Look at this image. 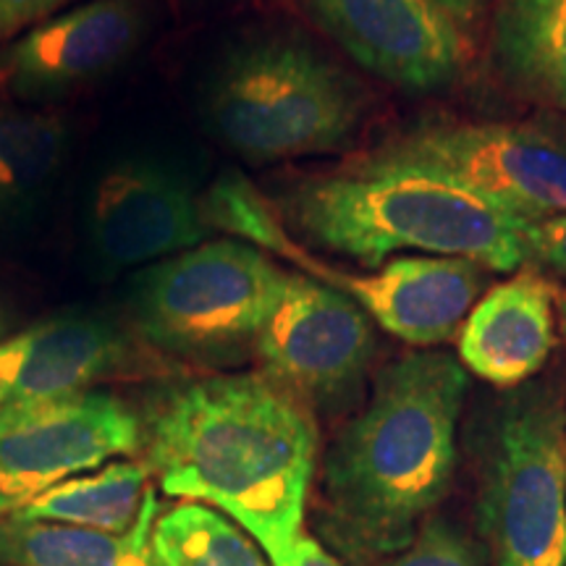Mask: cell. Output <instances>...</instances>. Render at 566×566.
<instances>
[{"label": "cell", "mask_w": 566, "mask_h": 566, "mask_svg": "<svg viewBox=\"0 0 566 566\" xmlns=\"http://www.w3.org/2000/svg\"><path fill=\"white\" fill-rule=\"evenodd\" d=\"M208 118L226 145L250 163L336 153L365 118V97L313 45L268 38L244 45L218 69Z\"/></svg>", "instance_id": "cell-4"}, {"label": "cell", "mask_w": 566, "mask_h": 566, "mask_svg": "<svg viewBox=\"0 0 566 566\" xmlns=\"http://www.w3.org/2000/svg\"><path fill=\"white\" fill-rule=\"evenodd\" d=\"M493 566H566V412L548 391L495 415L478 499Z\"/></svg>", "instance_id": "cell-6"}, {"label": "cell", "mask_w": 566, "mask_h": 566, "mask_svg": "<svg viewBox=\"0 0 566 566\" xmlns=\"http://www.w3.org/2000/svg\"><path fill=\"white\" fill-rule=\"evenodd\" d=\"M139 449V415L103 388L0 409V520L48 488Z\"/></svg>", "instance_id": "cell-8"}, {"label": "cell", "mask_w": 566, "mask_h": 566, "mask_svg": "<svg viewBox=\"0 0 566 566\" xmlns=\"http://www.w3.org/2000/svg\"><path fill=\"white\" fill-rule=\"evenodd\" d=\"M153 546L166 566H271L237 522L195 501H181L155 520Z\"/></svg>", "instance_id": "cell-20"}, {"label": "cell", "mask_w": 566, "mask_h": 566, "mask_svg": "<svg viewBox=\"0 0 566 566\" xmlns=\"http://www.w3.org/2000/svg\"><path fill=\"white\" fill-rule=\"evenodd\" d=\"M462 184L535 223L566 212V137L525 124H424L365 155Z\"/></svg>", "instance_id": "cell-7"}, {"label": "cell", "mask_w": 566, "mask_h": 566, "mask_svg": "<svg viewBox=\"0 0 566 566\" xmlns=\"http://www.w3.org/2000/svg\"><path fill=\"white\" fill-rule=\"evenodd\" d=\"M84 0H0V48Z\"/></svg>", "instance_id": "cell-22"}, {"label": "cell", "mask_w": 566, "mask_h": 566, "mask_svg": "<svg viewBox=\"0 0 566 566\" xmlns=\"http://www.w3.org/2000/svg\"><path fill=\"white\" fill-rule=\"evenodd\" d=\"M132 365L134 346L116 325L51 317L0 342V409L97 388Z\"/></svg>", "instance_id": "cell-14"}, {"label": "cell", "mask_w": 566, "mask_h": 566, "mask_svg": "<svg viewBox=\"0 0 566 566\" xmlns=\"http://www.w3.org/2000/svg\"><path fill=\"white\" fill-rule=\"evenodd\" d=\"M558 310H562V321H564V328H566V296L558 300Z\"/></svg>", "instance_id": "cell-27"}, {"label": "cell", "mask_w": 566, "mask_h": 566, "mask_svg": "<svg viewBox=\"0 0 566 566\" xmlns=\"http://www.w3.org/2000/svg\"><path fill=\"white\" fill-rule=\"evenodd\" d=\"M69 150L61 118L0 101V233L38 210Z\"/></svg>", "instance_id": "cell-19"}, {"label": "cell", "mask_w": 566, "mask_h": 566, "mask_svg": "<svg viewBox=\"0 0 566 566\" xmlns=\"http://www.w3.org/2000/svg\"><path fill=\"white\" fill-rule=\"evenodd\" d=\"M252 352L260 373L304 407L334 409L370 370L375 331L346 294L310 275L286 273Z\"/></svg>", "instance_id": "cell-9"}, {"label": "cell", "mask_w": 566, "mask_h": 566, "mask_svg": "<svg viewBox=\"0 0 566 566\" xmlns=\"http://www.w3.org/2000/svg\"><path fill=\"white\" fill-rule=\"evenodd\" d=\"M433 3L446 13V17L454 21L459 30H462L464 24H472V21L480 17V11H483L491 0H433Z\"/></svg>", "instance_id": "cell-25"}, {"label": "cell", "mask_w": 566, "mask_h": 566, "mask_svg": "<svg viewBox=\"0 0 566 566\" xmlns=\"http://www.w3.org/2000/svg\"><path fill=\"white\" fill-rule=\"evenodd\" d=\"M493 55L520 95L566 113V0H499Z\"/></svg>", "instance_id": "cell-16"}, {"label": "cell", "mask_w": 566, "mask_h": 566, "mask_svg": "<svg viewBox=\"0 0 566 566\" xmlns=\"http://www.w3.org/2000/svg\"><path fill=\"white\" fill-rule=\"evenodd\" d=\"M300 265L304 275L357 302L367 317L412 346H438L462 328L483 292L480 265L457 258L407 254L370 273H346L321 263L289 237L279 221L260 244Z\"/></svg>", "instance_id": "cell-10"}, {"label": "cell", "mask_w": 566, "mask_h": 566, "mask_svg": "<svg viewBox=\"0 0 566 566\" xmlns=\"http://www.w3.org/2000/svg\"><path fill=\"white\" fill-rule=\"evenodd\" d=\"M286 273L258 247L216 239L145 268L134 279L132 315L158 352L197 365H226L252 349Z\"/></svg>", "instance_id": "cell-5"}, {"label": "cell", "mask_w": 566, "mask_h": 566, "mask_svg": "<svg viewBox=\"0 0 566 566\" xmlns=\"http://www.w3.org/2000/svg\"><path fill=\"white\" fill-rule=\"evenodd\" d=\"M527 250L530 260L551 268L566 281V212L530 223Z\"/></svg>", "instance_id": "cell-23"}, {"label": "cell", "mask_w": 566, "mask_h": 566, "mask_svg": "<svg viewBox=\"0 0 566 566\" xmlns=\"http://www.w3.org/2000/svg\"><path fill=\"white\" fill-rule=\"evenodd\" d=\"M289 566H344L336 556L328 554V548L313 535H302L296 543L292 564Z\"/></svg>", "instance_id": "cell-24"}, {"label": "cell", "mask_w": 566, "mask_h": 566, "mask_svg": "<svg viewBox=\"0 0 566 566\" xmlns=\"http://www.w3.org/2000/svg\"><path fill=\"white\" fill-rule=\"evenodd\" d=\"M145 0H84L0 48V84L21 103H51L101 80L137 51Z\"/></svg>", "instance_id": "cell-12"}, {"label": "cell", "mask_w": 566, "mask_h": 566, "mask_svg": "<svg viewBox=\"0 0 566 566\" xmlns=\"http://www.w3.org/2000/svg\"><path fill=\"white\" fill-rule=\"evenodd\" d=\"M150 470L134 459H113L97 470L82 472L48 488L9 516L51 522L95 533H129L150 499Z\"/></svg>", "instance_id": "cell-18"}, {"label": "cell", "mask_w": 566, "mask_h": 566, "mask_svg": "<svg viewBox=\"0 0 566 566\" xmlns=\"http://www.w3.org/2000/svg\"><path fill=\"white\" fill-rule=\"evenodd\" d=\"M9 336V315L3 313V307H0V342Z\"/></svg>", "instance_id": "cell-26"}, {"label": "cell", "mask_w": 566, "mask_h": 566, "mask_svg": "<svg viewBox=\"0 0 566 566\" xmlns=\"http://www.w3.org/2000/svg\"><path fill=\"white\" fill-rule=\"evenodd\" d=\"M380 566H485V556L464 530L449 520H430L409 546L380 558Z\"/></svg>", "instance_id": "cell-21"}, {"label": "cell", "mask_w": 566, "mask_h": 566, "mask_svg": "<svg viewBox=\"0 0 566 566\" xmlns=\"http://www.w3.org/2000/svg\"><path fill=\"white\" fill-rule=\"evenodd\" d=\"M359 66L405 90H436L462 69V30L433 0H302Z\"/></svg>", "instance_id": "cell-13"}, {"label": "cell", "mask_w": 566, "mask_h": 566, "mask_svg": "<svg viewBox=\"0 0 566 566\" xmlns=\"http://www.w3.org/2000/svg\"><path fill=\"white\" fill-rule=\"evenodd\" d=\"M142 454L160 491L218 509L292 564L317 467L313 409L263 373L205 375L168 386L142 420Z\"/></svg>", "instance_id": "cell-1"}, {"label": "cell", "mask_w": 566, "mask_h": 566, "mask_svg": "<svg viewBox=\"0 0 566 566\" xmlns=\"http://www.w3.org/2000/svg\"><path fill=\"white\" fill-rule=\"evenodd\" d=\"M205 202L160 160H118L97 176L84 212V239L103 273L153 265L208 242Z\"/></svg>", "instance_id": "cell-11"}, {"label": "cell", "mask_w": 566, "mask_h": 566, "mask_svg": "<svg viewBox=\"0 0 566 566\" xmlns=\"http://www.w3.org/2000/svg\"><path fill=\"white\" fill-rule=\"evenodd\" d=\"M467 370L446 352L386 365L323 464L321 535L357 564L412 543L454 480Z\"/></svg>", "instance_id": "cell-2"}, {"label": "cell", "mask_w": 566, "mask_h": 566, "mask_svg": "<svg viewBox=\"0 0 566 566\" xmlns=\"http://www.w3.org/2000/svg\"><path fill=\"white\" fill-rule=\"evenodd\" d=\"M554 344V292L535 271H520L470 310L459 357L488 384L514 388L541 373Z\"/></svg>", "instance_id": "cell-15"}, {"label": "cell", "mask_w": 566, "mask_h": 566, "mask_svg": "<svg viewBox=\"0 0 566 566\" xmlns=\"http://www.w3.org/2000/svg\"><path fill=\"white\" fill-rule=\"evenodd\" d=\"M158 495L129 533H95L51 522L0 520V566H166L153 546Z\"/></svg>", "instance_id": "cell-17"}, {"label": "cell", "mask_w": 566, "mask_h": 566, "mask_svg": "<svg viewBox=\"0 0 566 566\" xmlns=\"http://www.w3.org/2000/svg\"><path fill=\"white\" fill-rule=\"evenodd\" d=\"M281 216L307 244L378 268L399 252L470 260L491 271L530 263V221L420 168L357 160L289 189Z\"/></svg>", "instance_id": "cell-3"}]
</instances>
